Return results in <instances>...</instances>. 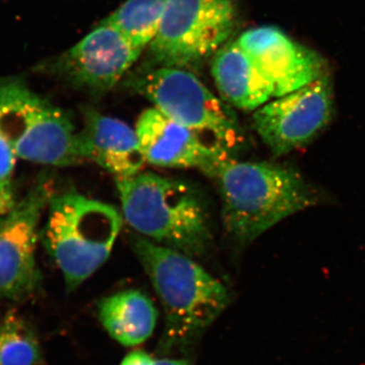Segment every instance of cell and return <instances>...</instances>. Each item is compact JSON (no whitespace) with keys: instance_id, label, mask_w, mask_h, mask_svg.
Returning a JSON list of instances; mask_svg holds the SVG:
<instances>
[{"instance_id":"1","label":"cell","mask_w":365,"mask_h":365,"mask_svg":"<svg viewBox=\"0 0 365 365\" xmlns=\"http://www.w3.org/2000/svg\"><path fill=\"white\" fill-rule=\"evenodd\" d=\"M132 247L163 307L158 352L170 354L191 347L227 309V288L187 255L140 235L134 237Z\"/></svg>"},{"instance_id":"2","label":"cell","mask_w":365,"mask_h":365,"mask_svg":"<svg viewBox=\"0 0 365 365\" xmlns=\"http://www.w3.org/2000/svg\"><path fill=\"white\" fill-rule=\"evenodd\" d=\"M209 178L220 190L225 230L239 244H250L281 220L318 202L299 174L273 163L228 157Z\"/></svg>"},{"instance_id":"3","label":"cell","mask_w":365,"mask_h":365,"mask_svg":"<svg viewBox=\"0 0 365 365\" xmlns=\"http://www.w3.org/2000/svg\"><path fill=\"white\" fill-rule=\"evenodd\" d=\"M115 182L125 220L140 237L193 259L208 251V216L193 187L146 172Z\"/></svg>"},{"instance_id":"4","label":"cell","mask_w":365,"mask_h":365,"mask_svg":"<svg viewBox=\"0 0 365 365\" xmlns=\"http://www.w3.org/2000/svg\"><path fill=\"white\" fill-rule=\"evenodd\" d=\"M47 211L40 242L72 292L109 259L123 220L114 206L73 189L55 191Z\"/></svg>"},{"instance_id":"5","label":"cell","mask_w":365,"mask_h":365,"mask_svg":"<svg viewBox=\"0 0 365 365\" xmlns=\"http://www.w3.org/2000/svg\"><path fill=\"white\" fill-rule=\"evenodd\" d=\"M0 133L26 162L55 168L83 163L71 116L23 79H0Z\"/></svg>"},{"instance_id":"6","label":"cell","mask_w":365,"mask_h":365,"mask_svg":"<svg viewBox=\"0 0 365 365\" xmlns=\"http://www.w3.org/2000/svg\"><path fill=\"white\" fill-rule=\"evenodd\" d=\"M128 83L165 116L198 133L209 134L227 150L244 140L232 108L186 69L150 66L133 74Z\"/></svg>"},{"instance_id":"7","label":"cell","mask_w":365,"mask_h":365,"mask_svg":"<svg viewBox=\"0 0 365 365\" xmlns=\"http://www.w3.org/2000/svg\"><path fill=\"white\" fill-rule=\"evenodd\" d=\"M235 0H169L148 46L153 66L195 68L227 43L235 25Z\"/></svg>"},{"instance_id":"8","label":"cell","mask_w":365,"mask_h":365,"mask_svg":"<svg viewBox=\"0 0 365 365\" xmlns=\"http://www.w3.org/2000/svg\"><path fill=\"white\" fill-rule=\"evenodd\" d=\"M49 175H41L23 198L0 217V300L24 302L39 292L37 263L40 223L55 193Z\"/></svg>"},{"instance_id":"9","label":"cell","mask_w":365,"mask_h":365,"mask_svg":"<svg viewBox=\"0 0 365 365\" xmlns=\"http://www.w3.org/2000/svg\"><path fill=\"white\" fill-rule=\"evenodd\" d=\"M141 53L115 26L103 20L73 47L42 62L36 71L100 95L123 78Z\"/></svg>"},{"instance_id":"10","label":"cell","mask_w":365,"mask_h":365,"mask_svg":"<svg viewBox=\"0 0 365 365\" xmlns=\"http://www.w3.org/2000/svg\"><path fill=\"white\" fill-rule=\"evenodd\" d=\"M333 91L325 76L276 98L255 112L257 133L275 155H284L311 143L333 116Z\"/></svg>"},{"instance_id":"11","label":"cell","mask_w":365,"mask_h":365,"mask_svg":"<svg viewBox=\"0 0 365 365\" xmlns=\"http://www.w3.org/2000/svg\"><path fill=\"white\" fill-rule=\"evenodd\" d=\"M145 162L160 168H196L210 177L230 155L220 144H208L200 133L165 116L155 108L141 113L135 125Z\"/></svg>"},{"instance_id":"12","label":"cell","mask_w":365,"mask_h":365,"mask_svg":"<svg viewBox=\"0 0 365 365\" xmlns=\"http://www.w3.org/2000/svg\"><path fill=\"white\" fill-rule=\"evenodd\" d=\"M237 42L272 83L275 98L325 76V63L316 52L290 39L275 26L251 29L242 33Z\"/></svg>"},{"instance_id":"13","label":"cell","mask_w":365,"mask_h":365,"mask_svg":"<svg viewBox=\"0 0 365 365\" xmlns=\"http://www.w3.org/2000/svg\"><path fill=\"white\" fill-rule=\"evenodd\" d=\"M78 137L83 162L97 163L115 181L135 176L146 163L135 129L91 108L83 111V126Z\"/></svg>"},{"instance_id":"14","label":"cell","mask_w":365,"mask_h":365,"mask_svg":"<svg viewBox=\"0 0 365 365\" xmlns=\"http://www.w3.org/2000/svg\"><path fill=\"white\" fill-rule=\"evenodd\" d=\"M211 73L222 101L244 111H257L274 97V86L237 41L213 55Z\"/></svg>"},{"instance_id":"15","label":"cell","mask_w":365,"mask_h":365,"mask_svg":"<svg viewBox=\"0 0 365 365\" xmlns=\"http://www.w3.org/2000/svg\"><path fill=\"white\" fill-rule=\"evenodd\" d=\"M98 317L113 339L126 347H134L150 339L158 313L148 295L140 290L128 289L101 300Z\"/></svg>"},{"instance_id":"16","label":"cell","mask_w":365,"mask_h":365,"mask_svg":"<svg viewBox=\"0 0 365 365\" xmlns=\"http://www.w3.org/2000/svg\"><path fill=\"white\" fill-rule=\"evenodd\" d=\"M169 0H126L105 19L143 52L158 32Z\"/></svg>"},{"instance_id":"17","label":"cell","mask_w":365,"mask_h":365,"mask_svg":"<svg viewBox=\"0 0 365 365\" xmlns=\"http://www.w3.org/2000/svg\"><path fill=\"white\" fill-rule=\"evenodd\" d=\"M0 365H44L37 334L16 309L0 321Z\"/></svg>"},{"instance_id":"18","label":"cell","mask_w":365,"mask_h":365,"mask_svg":"<svg viewBox=\"0 0 365 365\" xmlns=\"http://www.w3.org/2000/svg\"><path fill=\"white\" fill-rule=\"evenodd\" d=\"M18 157L9 141L0 133V182L11 181Z\"/></svg>"},{"instance_id":"19","label":"cell","mask_w":365,"mask_h":365,"mask_svg":"<svg viewBox=\"0 0 365 365\" xmlns=\"http://www.w3.org/2000/svg\"><path fill=\"white\" fill-rule=\"evenodd\" d=\"M121 365H192L188 359H157L148 353L135 350L127 355Z\"/></svg>"},{"instance_id":"20","label":"cell","mask_w":365,"mask_h":365,"mask_svg":"<svg viewBox=\"0 0 365 365\" xmlns=\"http://www.w3.org/2000/svg\"><path fill=\"white\" fill-rule=\"evenodd\" d=\"M16 202L13 182H0V217L11 211Z\"/></svg>"}]
</instances>
